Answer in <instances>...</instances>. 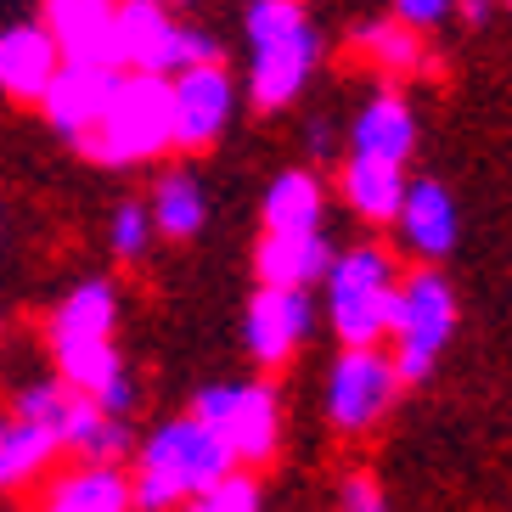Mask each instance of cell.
Here are the masks:
<instances>
[{
    "label": "cell",
    "instance_id": "5bb4252c",
    "mask_svg": "<svg viewBox=\"0 0 512 512\" xmlns=\"http://www.w3.org/2000/svg\"><path fill=\"white\" fill-rule=\"evenodd\" d=\"M119 310L124 304H119V282H113V276H79V282L46 310V349L62 355V349L119 338Z\"/></svg>",
    "mask_w": 512,
    "mask_h": 512
},
{
    "label": "cell",
    "instance_id": "9a60e30c",
    "mask_svg": "<svg viewBox=\"0 0 512 512\" xmlns=\"http://www.w3.org/2000/svg\"><path fill=\"white\" fill-rule=\"evenodd\" d=\"M344 141H349V152H361V158H383V164L411 169L417 141H422L417 107H411L400 91H372L361 107H355Z\"/></svg>",
    "mask_w": 512,
    "mask_h": 512
},
{
    "label": "cell",
    "instance_id": "4fadbf2b",
    "mask_svg": "<svg viewBox=\"0 0 512 512\" xmlns=\"http://www.w3.org/2000/svg\"><path fill=\"white\" fill-rule=\"evenodd\" d=\"M51 372H57L79 400H91V406L113 411V417H130V411L141 406V377H136V366L124 361L119 338L62 349V355H51Z\"/></svg>",
    "mask_w": 512,
    "mask_h": 512
},
{
    "label": "cell",
    "instance_id": "f546056e",
    "mask_svg": "<svg viewBox=\"0 0 512 512\" xmlns=\"http://www.w3.org/2000/svg\"><path fill=\"white\" fill-rule=\"evenodd\" d=\"M164 6H169V12H192L197 0H164Z\"/></svg>",
    "mask_w": 512,
    "mask_h": 512
},
{
    "label": "cell",
    "instance_id": "83f0119b",
    "mask_svg": "<svg viewBox=\"0 0 512 512\" xmlns=\"http://www.w3.org/2000/svg\"><path fill=\"white\" fill-rule=\"evenodd\" d=\"M338 512H394L389 496H383V484L372 479V473H349L344 484H338Z\"/></svg>",
    "mask_w": 512,
    "mask_h": 512
},
{
    "label": "cell",
    "instance_id": "277c9868",
    "mask_svg": "<svg viewBox=\"0 0 512 512\" xmlns=\"http://www.w3.org/2000/svg\"><path fill=\"white\" fill-rule=\"evenodd\" d=\"M79 152L102 169H147L175 152V119H169V79L158 74H130L124 68L102 119Z\"/></svg>",
    "mask_w": 512,
    "mask_h": 512
},
{
    "label": "cell",
    "instance_id": "3957f363",
    "mask_svg": "<svg viewBox=\"0 0 512 512\" xmlns=\"http://www.w3.org/2000/svg\"><path fill=\"white\" fill-rule=\"evenodd\" d=\"M400 259L383 242H349L338 248L321 276V316L338 344H383L400 299Z\"/></svg>",
    "mask_w": 512,
    "mask_h": 512
},
{
    "label": "cell",
    "instance_id": "8fae6325",
    "mask_svg": "<svg viewBox=\"0 0 512 512\" xmlns=\"http://www.w3.org/2000/svg\"><path fill=\"white\" fill-rule=\"evenodd\" d=\"M389 231L417 265H445L456 254V242H462V203L439 175H411Z\"/></svg>",
    "mask_w": 512,
    "mask_h": 512
},
{
    "label": "cell",
    "instance_id": "e0dca14e",
    "mask_svg": "<svg viewBox=\"0 0 512 512\" xmlns=\"http://www.w3.org/2000/svg\"><path fill=\"white\" fill-rule=\"evenodd\" d=\"M338 242H332L327 226L316 231H259L254 242V276L276 287H310L316 293L321 276H327Z\"/></svg>",
    "mask_w": 512,
    "mask_h": 512
},
{
    "label": "cell",
    "instance_id": "9c48e42d",
    "mask_svg": "<svg viewBox=\"0 0 512 512\" xmlns=\"http://www.w3.org/2000/svg\"><path fill=\"white\" fill-rule=\"evenodd\" d=\"M242 113V85L226 68V57L197 62L186 74L169 79V119H175V152L197 158L226 141V130Z\"/></svg>",
    "mask_w": 512,
    "mask_h": 512
},
{
    "label": "cell",
    "instance_id": "f1b7e54d",
    "mask_svg": "<svg viewBox=\"0 0 512 512\" xmlns=\"http://www.w3.org/2000/svg\"><path fill=\"white\" fill-rule=\"evenodd\" d=\"M304 147H310V158H332L338 152V130L327 119H310L304 124Z\"/></svg>",
    "mask_w": 512,
    "mask_h": 512
},
{
    "label": "cell",
    "instance_id": "4dcf8cb0",
    "mask_svg": "<svg viewBox=\"0 0 512 512\" xmlns=\"http://www.w3.org/2000/svg\"><path fill=\"white\" fill-rule=\"evenodd\" d=\"M0 349H6V316H0Z\"/></svg>",
    "mask_w": 512,
    "mask_h": 512
},
{
    "label": "cell",
    "instance_id": "484cf974",
    "mask_svg": "<svg viewBox=\"0 0 512 512\" xmlns=\"http://www.w3.org/2000/svg\"><path fill=\"white\" fill-rule=\"evenodd\" d=\"M181 512H265V484H259L254 467H231L226 479L197 490Z\"/></svg>",
    "mask_w": 512,
    "mask_h": 512
},
{
    "label": "cell",
    "instance_id": "1f68e13d",
    "mask_svg": "<svg viewBox=\"0 0 512 512\" xmlns=\"http://www.w3.org/2000/svg\"><path fill=\"white\" fill-rule=\"evenodd\" d=\"M0 231H6V203H0Z\"/></svg>",
    "mask_w": 512,
    "mask_h": 512
},
{
    "label": "cell",
    "instance_id": "44dd1931",
    "mask_svg": "<svg viewBox=\"0 0 512 512\" xmlns=\"http://www.w3.org/2000/svg\"><path fill=\"white\" fill-rule=\"evenodd\" d=\"M327 226V181L321 169L293 164L276 169L259 197V231H316Z\"/></svg>",
    "mask_w": 512,
    "mask_h": 512
},
{
    "label": "cell",
    "instance_id": "ffe728a7",
    "mask_svg": "<svg viewBox=\"0 0 512 512\" xmlns=\"http://www.w3.org/2000/svg\"><path fill=\"white\" fill-rule=\"evenodd\" d=\"M57 456H68V451H62V439L51 434L46 422L0 411V496H17V490L51 479Z\"/></svg>",
    "mask_w": 512,
    "mask_h": 512
},
{
    "label": "cell",
    "instance_id": "603a6c76",
    "mask_svg": "<svg viewBox=\"0 0 512 512\" xmlns=\"http://www.w3.org/2000/svg\"><path fill=\"white\" fill-rule=\"evenodd\" d=\"M113 12H119V0H40V23L57 34L62 57L119 62L113 57Z\"/></svg>",
    "mask_w": 512,
    "mask_h": 512
},
{
    "label": "cell",
    "instance_id": "ac0fdd59",
    "mask_svg": "<svg viewBox=\"0 0 512 512\" xmlns=\"http://www.w3.org/2000/svg\"><path fill=\"white\" fill-rule=\"evenodd\" d=\"M34 512H136L130 473L119 462H74L46 479V496Z\"/></svg>",
    "mask_w": 512,
    "mask_h": 512
},
{
    "label": "cell",
    "instance_id": "30bf717a",
    "mask_svg": "<svg viewBox=\"0 0 512 512\" xmlns=\"http://www.w3.org/2000/svg\"><path fill=\"white\" fill-rule=\"evenodd\" d=\"M316 321H321V304L310 287L259 282L242 304V349H248V361L259 372H276L316 338Z\"/></svg>",
    "mask_w": 512,
    "mask_h": 512
},
{
    "label": "cell",
    "instance_id": "4316f807",
    "mask_svg": "<svg viewBox=\"0 0 512 512\" xmlns=\"http://www.w3.org/2000/svg\"><path fill=\"white\" fill-rule=\"evenodd\" d=\"M456 6H462V0H389V12L400 17V23H411L417 34L445 29V23L456 17Z\"/></svg>",
    "mask_w": 512,
    "mask_h": 512
},
{
    "label": "cell",
    "instance_id": "5b68a950",
    "mask_svg": "<svg viewBox=\"0 0 512 512\" xmlns=\"http://www.w3.org/2000/svg\"><path fill=\"white\" fill-rule=\"evenodd\" d=\"M456 327H462V293H456V282L439 265H417V271L400 276V299H394V321H389L383 349H389V361L406 389L428 383L439 372Z\"/></svg>",
    "mask_w": 512,
    "mask_h": 512
},
{
    "label": "cell",
    "instance_id": "7c38bea8",
    "mask_svg": "<svg viewBox=\"0 0 512 512\" xmlns=\"http://www.w3.org/2000/svg\"><path fill=\"white\" fill-rule=\"evenodd\" d=\"M119 62H96V57H62L57 79H51V91L40 96V119L51 124V136H62L68 147H79V141L96 130V119H102L107 96H113V85H119Z\"/></svg>",
    "mask_w": 512,
    "mask_h": 512
},
{
    "label": "cell",
    "instance_id": "d6986e66",
    "mask_svg": "<svg viewBox=\"0 0 512 512\" xmlns=\"http://www.w3.org/2000/svg\"><path fill=\"white\" fill-rule=\"evenodd\" d=\"M406 181L411 169L383 164V158H361V152H344V164H338V197H344V209L361 226H394Z\"/></svg>",
    "mask_w": 512,
    "mask_h": 512
},
{
    "label": "cell",
    "instance_id": "d6a6232c",
    "mask_svg": "<svg viewBox=\"0 0 512 512\" xmlns=\"http://www.w3.org/2000/svg\"><path fill=\"white\" fill-rule=\"evenodd\" d=\"M507 6H512V0H507Z\"/></svg>",
    "mask_w": 512,
    "mask_h": 512
},
{
    "label": "cell",
    "instance_id": "7402d4cb",
    "mask_svg": "<svg viewBox=\"0 0 512 512\" xmlns=\"http://www.w3.org/2000/svg\"><path fill=\"white\" fill-rule=\"evenodd\" d=\"M147 214L158 226V242H192L197 231L209 226V192L197 181V169L192 164L158 169V181L147 192Z\"/></svg>",
    "mask_w": 512,
    "mask_h": 512
},
{
    "label": "cell",
    "instance_id": "ba28073f",
    "mask_svg": "<svg viewBox=\"0 0 512 512\" xmlns=\"http://www.w3.org/2000/svg\"><path fill=\"white\" fill-rule=\"evenodd\" d=\"M400 372H394L383 344H338L327 377H321V417L332 434L366 439L372 428H383L400 400Z\"/></svg>",
    "mask_w": 512,
    "mask_h": 512
},
{
    "label": "cell",
    "instance_id": "6da1fadb",
    "mask_svg": "<svg viewBox=\"0 0 512 512\" xmlns=\"http://www.w3.org/2000/svg\"><path fill=\"white\" fill-rule=\"evenodd\" d=\"M242 46H248L242 102L259 107V113L293 107L327 62V40H321L316 17L304 12V0H248Z\"/></svg>",
    "mask_w": 512,
    "mask_h": 512
},
{
    "label": "cell",
    "instance_id": "52a82bcc",
    "mask_svg": "<svg viewBox=\"0 0 512 512\" xmlns=\"http://www.w3.org/2000/svg\"><path fill=\"white\" fill-rule=\"evenodd\" d=\"M192 417H203L220 434L237 467H265L282 451V394L271 377H231V383H203L192 394Z\"/></svg>",
    "mask_w": 512,
    "mask_h": 512
},
{
    "label": "cell",
    "instance_id": "cb8c5ba5",
    "mask_svg": "<svg viewBox=\"0 0 512 512\" xmlns=\"http://www.w3.org/2000/svg\"><path fill=\"white\" fill-rule=\"evenodd\" d=\"M349 46H355V57L372 62V74H383L389 85H400V79H417L422 68H428V46H422V34L411 29V23H400V17H372V23H355V34H349Z\"/></svg>",
    "mask_w": 512,
    "mask_h": 512
},
{
    "label": "cell",
    "instance_id": "7a4b0ae2",
    "mask_svg": "<svg viewBox=\"0 0 512 512\" xmlns=\"http://www.w3.org/2000/svg\"><path fill=\"white\" fill-rule=\"evenodd\" d=\"M237 456L220 445L203 417L181 411V417H164L141 439L136 451H130V501L136 512H181L197 490H209L214 479H226Z\"/></svg>",
    "mask_w": 512,
    "mask_h": 512
},
{
    "label": "cell",
    "instance_id": "d4e9b609",
    "mask_svg": "<svg viewBox=\"0 0 512 512\" xmlns=\"http://www.w3.org/2000/svg\"><path fill=\"white\" fill-rule=\"evenodd\" d=\"M152 242H158V226H152V214H147V197L113 203V214H107V254L119 259V265H141L152 254Z\"/></svg>",
    "mask_w": 512,
    "mask_h": 512
},
{
    "label": "cell",
    "instance_id": "8992f818",
    "mask_svg": "<svg viewBox=\"0 0 512 512\" xmlns=\"http://www.w3.org/2000/svg\"><path fill=\"white\" fill-rule=\"evenodd\" d=\"M113 57L130 74L175 79L186 68H197V62L226 57V51H220V40L209 29L186 23L181 12H169L164 0H119V12H113Z\"/></svg>",
    "mask_w": 512,
    "mask_h": 512
},
{
    "label": "cell",
    "instance_id": "2e32d148",
    "mask_svg": "<svg viewBox=\"0 0 512 512\" xmlns=\"http://www.w3.org/2000/svg\"><path fill=\"white\" fill-rule=\"evenodd\" d=\"M57 68H62V46L40 17L0 29V96H6V102L40 107V96L51 91Z\"/></svg>",
    "mask_w": 512,
    "mask_h": 512
}]
</instances>
